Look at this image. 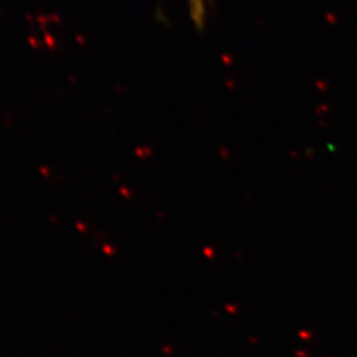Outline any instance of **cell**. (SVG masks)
<instances>
[{
	"label": "cell",
	"instance_id": "obj_1",
	"mask_svg": "<svg viewBox=\"0 0 357 357\" xmlns=\"http://www.w3.org/2000/svg\"><path fill=\"white\" fill-rule=\"evenodd\" d=\"M190 13L197 28L204 27L205 22V0H189Z\"/></svg>",
	"mask_w": 357,
	"mask_h": 357
}]
</instances>
